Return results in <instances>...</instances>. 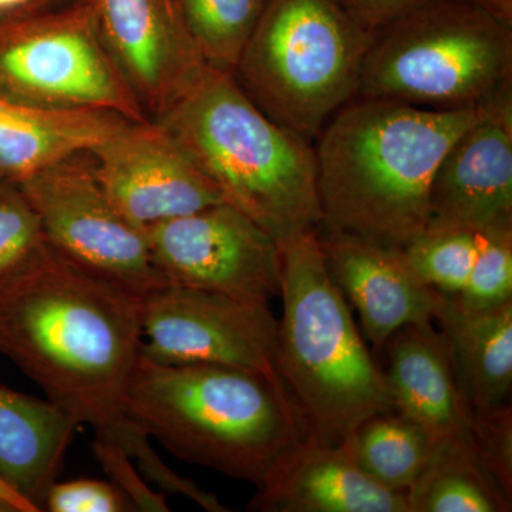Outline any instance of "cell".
<instances>
[{
  "instance_id": "obj_1",
  "label": "cell",
  "mask_w": 512,
  "mask_h": 512,
  "mask_svg": "<svg viewBox=\"0 0 512 512\" xmlns=\"http://www.w3.org/2000/svg\"><path fill=\"white\" fill-rule=\"evenodd\" d=\"M141 343L140 296L46 241L0 281V353L77 426L92 427L96 439L124 448L147 481L204 510L227 511L214 494L174 473L127 416Z\"/></svg>"
},
{
  "instance_id": "obj_2",
  "label": "cell",
  "mask_w": 512,
  "mask_h": 512,
  "mask_svg": "<svg viewBox=\"0 0 512 512\" xmlns=\"http://www.w3.org/2000/svg\"><path fill=\"white\" fill-rule=\"evenodd\" d=\"M490 107L439 111L350 100L316 138L320 227L406 248L427 229L441 160Z\"/></svg>"
},
{
  "instance_id": "obj_3",
  "label": "cell",
  "mask_w": 512,
  "mask_h": 512,
  "mask_svg": "<svg viewBox=\"0 0 512 512\" xmlns=\"http://www.w3.org/2000/svg\"><path fill=\"white\" fill-rule=\"evenodd\" d=\"M126 413L185 463L258 487L308 436L279 376L217 365H160L140 356Z\"/></svg>"
},
{
  "instance_id": "obj_4",
  "label": "cell",
  "mask_w": 512,
  "mask_h": 512,
  "mask_svg": "<svg viewBox=\"0 0 512 512\" xmlns=\"http://www.w3.org/2000/svg\"><path fill=\"white\" fill-rule=\"evenodd\" d=\"M154 121L173 136L227 204L276 242L320 227L315 148L266 116L232 73L208 66Z\"/></svg>"
},
{
  "instance_id": "obj_5",
  "label": "cell",
  "mask_w": 512,
  "mask_h": 512,
  "mask_svg": "<svg viewBox=\"0 0 512 512\" xmlns=\"http://www.w3.org/2000/svg\"><path fill=\"white\" fill-rule=\"evenodd\" d=\"M278 245L284 313L278 320L276 373L302 413L308 436L339 443L365 421L393 412L386 376L330 278L319 228L296 232Z\"/></svg>"
},
{
  "instance_id": "obj_6",
  "label": "cell",
  "mask_w": 512,
  "mask_h": 512,
  "mask_svg": "<svg viewBox=\"0 0 512 512\" xmlns=\"http://www.w3.org/2000/svg\"><path fill=\"white\" fill-rule=\"evenodd\" d=\"M507 96L512 23L464 0H433L373 30L356 94L439 111Z\"/></svg>"
},
{
  "instance_id": "obj_7",
  "label": "cell",
  "mask_w": 512,
  "mask_h": 512,
  "mask_svg": "<svg viewBox=\"0 0 512 512\" xmlns=\"http://www.w3.org/2000/svg\"><path fill=\"white\" fill-rule=\"evenodd\" d=\"M372 37L339 0H266L232 76L266 116L312 141L355 99Z\"/></svg>"
},
{
  "instance_id": "obj_8",
  "label": "cell",
  "mask_w": 512,
  "mask_h": 512,
  "mask_svg": "<svg viewBox=\"0 0 512 512\" xmlns=\"http://www.w3.org/2000/svg\"><path fill=\"white\" fill-rule=\"evenodd\" d=\"M0 96L35 109L147 120L101 43L92 0L0 19Z\"/></svg>"
},
{
  "instance_id": "obj_9",
  "label": "cell",
  "mask_w": 512,
  "mask_h": 512,
  "mask_svg": "<svg viewBox=\"0 0 512 512\" xmlns=\"http://www.w3.org/2000/svg\"><path fill=\"white\" fill-rule=\"evenodd\" d=\"M57 252L143 298L165 284L146 232L128 222L94 177L89 154L47 165L19 184Z\"/></svg>"
},
{
  "instance_id": "obj_10",
  "label": "cell",
  "mask_w": 512,
  "mask_h": 512,
  "mask_svg": "<svg viewBox=\"0 0 512 512\" xmlns=\"http://www.w3.org/2000/svg\"><path fill=\"white\" fill-rule=\"evenodd\" d=\"M141 356L160 365H217L278 376V319L266 305L164 285L141 298Z\"/></svg>"
},
{
  "instance_id": "obj_11",
  "label": "cell",
  "mask_w": 512,
  "mask_h": 512,
  "mask_svg": "<svg viewBox=\"0 0 512 512\" xmlns=\"http://www.w3.org/2000/svg\"><path fill=\"white\" fill-rule=\"evenodd\" d=\"M144 232L165 284L266 306L281 293L278 242L227 202Z\"/></svg>"
},
{
  "instance_id": "obj_12",
  "label": "cell",
  "mask_w": 512,
  "mask_h": 512,
  "mask_svg": "<svg viewBox=\"0 0 512 512\" xmlns=\"http://www.w3.org/2000/svg\"><path fill=\"white\" fill-rule=\"evenodd\" d=\"M87 154L111 204L143 231L225 202L158 121H127Z\"/></svg>"
},
{
  "instance_id": "obj_13",
  "label": "cell",
  "mask_w": 512,
  "mask_h": 512,
  "mask_svg": "<svg viewBox=\"0 0 512 512\" xmlns=\"http://www.w3.org/2000/svg\"><path fill=\"white\" fill-rule=\"evenodd\" d=\"M101 43L144 113L160 119L200 79L198 55L170 0H92Z\"/></svg>"
},
{
  "instance_id": "obj_14",
  "label": "cell",
  "mask_w": 512,
  "mask_h": 512,
  "mask_svg": "<svg viewBox=\"0 0 512 512\" xmlns=\"http://www.w3.org/2000/svg\"><path fill=\"white\" fill-rule=\"evenodd\" d=\"M448 228L512 232V96L468 128L434 174L427 229Z\"/></svg>"
},
{
  "instance_id": "obj_15",
  "label": "cell",
  "mask_w": 512,
  "mask_h": 512,
  "mask_svg": "<svg viewBox=\"0 0 512 512\" xmlns=\"http://www.w3.org/2000/svg\"><path fill=\"white\" fill-rule=\"evenodd\" d=\"M319 238L330 278L356 309L373 348L384 349L406 326L434 323L440 293L421 281L403 249L329 232Z\"/></svg>"
},
{
  "instance_id": "obj_16",
  "label": "cell",
  "mask_w": 512,
  "mask_h": 512,
  "mask_svg": "<svg viewBox=\"0 0 512 512\" xmlns=\"http://www.w3.org/2000/svg\"><path fill=\"white\" fill-rule=\"evenodd\" d=\"M249 510L261 512H410L406 495L367 477L339 443L306 436L256 487Z\"/></svg>"
},
{
  "instance_id": "obj_17",
  "label": "cell",
  "mask_w": 512,
  "mask_h": 512,
  "mask_svg": "<svg viewBox=\"0 0 512 512\" xmlns=\"http://www.w3.org/2000/svg\"><path fill=\"white\" fill-rule=\"evenodd\" d=\"M384 370L394 410L409 417L434 441L470 443L474 409L464 392L446 336L433 323L394 333Z\"/></svg>"
},
{
  "instance_id": "obj_18",
  "label": "cell",
  "mask_w": 512,
  "mask_h": 512,
  "mask_svg": "<svg viewBox=\"0 0 512 512\" xmlns=\"http://www.w3.org/2000/svg\"><path fill=\"white\" fill-rule=\"evenodd\" d=\"M50 400L0 387V481L43 511L77 429Z\"/></svg>"
},
{
  "instance_id": "obj_19",
  "label": "cell",
  "mask_w": 512,
  "mask_h": 512,
  "mask_svg": "<svg viewBox=\"0 0 512 512\" xmlns=\"http://www.w3.org/2000/svg\"><path fill=\"white\" fill-rule=\"evenodd\" d=\"M127 121L110 111L35 109L0 96V180L20 184L47 165L86 153Z\"/></svg>"
},
{
  "instance_id": "obj_20",
  "label": "cell",
  "mask_w": 512,
  "mask_h": 512,
  "mask_svg": "<svg viewBox=\"0 0 512 512\" xmlns=\"http://www.w3.org/2000/svg\"><path fill=\"white\" fill-rule=\"evenodd\" d=\"M434 322L446 336L473 409L507 402L512 387V301L474 309L440 293Z\"/></svg>"
},
{
  "instance_id": "obj_21",
  "label": "cell",
  "mask_w": 512,
  "mask_h": 512,
  "mask_svg": "<svg viewBox=\"0 0 512 512\" xmlns=\"http://www.w3.org/2000/svg\"><path fill=\"white\" fill-rule=\"evenodd\" d=\"M410 512H507L511 494L463 440L436 441L433 453L406 493Z\"/></svg>"
},
{
  "instance_id": "obj_22",
  "label": "cell",
  "mask_w": 512,
  "mask_h": 512,
  "mask_svg": "<svg viewBox=\"0 0 512 512\" xmlns=\"http://www.w3.org/2000/svg\"><path fill=\"white\" fill-rule=\"evenodd\" d=\"M357 466L375 483L406 495L433 453L436 441L396 410L365 421L349 437Z\"/></svg>"
},
{
  "instance_id": "obj_23",
  "label": "cell",
  "mask_w": 512,
  "mask_h": 512,
  "mask_svg": "<svg viewBox=\"0 0 512 512\" xmlns=\"http://www.w3.org/2000/svg\"><path fill=\"white\" fill-rule=\"evenodd\" d=\"M266 0H171L198 55L212 69L234 72Z\"/></svg>"
},
{
  "instance_id": "obj_24",
  "label": "cell",
  "mask_w": 512,
  "mask_h": 512,
  "mask_svg": "<svg viewBox=\"0 0 512 512\" xmlns=\"http://www.w3.org/2000/svg\"><path fill=\"white\" fill-rule=\"evenodd\" d=\"M497 231L427 229L403 249L421 281L441 295L458 298Z\"/></svg>"
},
{
  "instance_id": "obj_25",
  "label": "cell",
  "mask_w": 512,
  "mask_h": 512,
  "mask_svg": "<svg viewBox=\"0 0 512 512\" xmlns=\"http://www.w3.org/2000/svg\"><path fill=\"white\" fill-rule=\"evenodd\" d=\"M45 242L42 224L19 184L0 180V281Z\"/></svg>"
},
{
  "instance_id": "obj_26",
  "label": "cell",
  "mask_w": 512,
  "mask_h": 512,
  "mask_svg": "<svg viewBox=\"0 0 512 512\" xmlns=\"http://www.w3.org/2000/svg\"><path fill=\"white\" fill-rule=\"evenodd\" d=\"M453 299L474 309L512 301V232H500L491 238L466 288Z\"/></svg>"
},
{
  "instance_id": "obj_27",
  "label": "cell",
  "mask_w": 512,
  "mask_h": 512,
  "mask_svg": "<svg viewBox=\"0 0 512 512\" xmlns=\"http://www.w3.org/2000/svg\"><path fill=\"white\" fill-rule=\"evenodd\" d=\"M470 447L481 463L512 495V412L507 402L474 409Z\"/></svg>"
},
{
  "instance_id": "obj_28",
  "label": "cell",
  "mask_w": 512,
  "mask_h": 512,
  "mask_svg": "<svg viewBox=\"0 0 512 512\" xmlns=\"http://www.w3.org/2000/svg\"><path fill=\"white\" fill-rule=\"evenodd\" d=\"M92 450L110 483L119 488L134 511H170L164 495L148 487L146 477L124 448L110 441L94 439Z\"/></svg>"
},
{
  "instance_id": "obj_29",
  "label": "cell",
  "mask_w": 512,
  "mask_h": 512,
  "mask_svg": "<svg viewBox=\"0 0 512 512\" xmlns=\"http://www.w3.org/2000/svg\"><path fill=\"white\" fill-rule=\"evenodd\" d=\"M50 512L134 511L124 494L110 481L94 478L56 481L47 491L45 507Z\"/></svg>"
},
{
  "instance_id": "obj_30",
  "label": "cell",
  "mask_w": 512,
  "mask_h": 512,
  "mask_svg": "<svg viewBox=\"0 0 512 512\" xmlns=\"http://www.w3.org/2000/svg\"><path fill=\"white\" fill-rule=\"evenodd\" d=\"M365 28L376 30L433 0H339Z\"/></svg>"
},
{
  "instance_id": "obj_31",
  "label": "cell",
  "mask_w": 512,
  "mask_h": 512,
  "mask_svg": "<svg viewBox=\"0 0 512 512\" xmlns=\"http://www.w3.org/2000/svg\"><path fill=\"white\" fill-rule=\"evenodd\" d=\"M56 8L55 0H0V19L32 15Z\"/></svg>"
},
{
  "instance_id": "obj_32",
  "label": "cell",
  "mask_w": 512,
  "mask_h": 512,
  "mask_svg": "<svg viewBox=\"0 0 512 512\" xmlns=\"http://www.w3.org/2000/svg\"><path fill=\"white\" fill-rule=\"evenodd\" d=\"M0 512H36L35 508L0 481Z\"/></svg>"
},
{
  "instance_id": "obj_33",
  "label": "cell",
  "mask_w": 512,
  "mask_h": 512,
  "mask_svg": "<svg viewBox=\"0 0 512 512\" xmlns=\"http://www.w3.org/2000/svg\"><path fill=\"white\" fill-rule=\"evenodd\" d=\"M473 3L478 8L487 10L491 15L512 23V0H464Z\"/></svg>"
},
{
  "instance_id": "obj_34",
  "label": "cell",
  "mask_w": 512,
  "mask_h": 512,
  "mask_svg": "<svg viewBox=\"0 0 512 512\" xmlns=\"http://www.w3.org/2000/svg\"><path fill=\"white\" fill-rule=\"evenodd\" d=\"M55 2H56V5H57V3L64 2V0H55ZM67 2L70 3V2H73V0H67Z\"/></svg>"
},
{
  "instance_id": "obj_35",
  "label": "cell",
  "mask_w": 512,
  "mask_h": 512,
  "mask_svg": "<svg viewBox=\"0 0 512 512\" xmlns=\"http://www.w3.org/2000/svg\"><path fill=\"white\" fill-rule=\"evenodd\" d=\"M170 2H171V0H170ZM171 5H173V3H171Z\"/></svg>"
}]
</instances>
